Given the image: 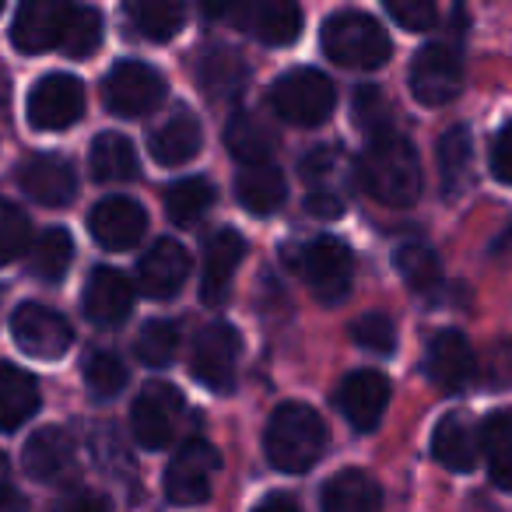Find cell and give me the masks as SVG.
<instances>
[{"instance_id": "obj_1", "label": "cell", "mask_w": 512, "mask_h": 512, "mask_svg": "<svg viewBox=\"0 0 512 512\" xmlns=\"http://www.w3.org/2000/svg\"><path fill=\"white\" fill-rule=\"evenodd\" d=\"M358 183L386 207H411L421 197V162L407 137L386 134L369 137V148L358 158Z\"/></svg>"}, {"instance_id": "obj_2", "label": "cell", "mask_w": 512, "mask_h": 512, "mask_svg": "<svg viewBox=\"0 0 512 512\" xmlns=\"http://www.w3.org/2000/svg\"><path fill=\"white\" fill-rule=\"evenodd\" d=\"M327 446V428H323L320 414L306 404H281L271 414L264 432L267 460L285 474H302L323 456Z\"/></svg>"}, {"instance_id": "obj_3", "label": "cell", "mask_w": 512, "mask_h": 512, "mask_svg": "<svg viewBox=\"0 0 512 512\" xmlns=\"http://www.w3.org/2000/svg\"><path fill=\"white\" fill-rule=\"evenodd\" d=\"M323 53L351 71H376L390 60V36L376 18L362 11H341L323 25Z\"/></svg>"}, {"instance_id": "obj_4", "label": "cell", "mask_w": 512, "mask_h": 512, "mask_svg": "<svg viewBox=\"0 0 512 512\" xmlns=\"http://www.w3.org/2000/svg\"><path fill=\"white\" fill-rule=\"evenodd\" d=\"M271 106L292 127H320L334 113L337 95L327 74L313 71V67H295L285 78L274 81Z\"/></svg>"}, {"instance_id": "obj_5", "label": "cell", "mask_w": 512, "mask_h": 512, "mask_svg": "<svg viewBox=\"0 0 512 512\" xmlns=\"http://www.w3.org/2000/svg\"><path fill=\"white\" fill-rule=\"evenodd\" d=\"M295 271L302 274V281L309 285V292L320 302L334 306V302L348 299L351 278H355V256L344 242L337 239H313L299 249L295 256Z\"/></svg>"}, {"instance_id": "obj_6", "label": "cell", "mask_w": 512, "mask_h": 512, "mask_svg": "<svg viewBox=\"0 0 512 512\" xmlns=\"http://www.w3.org/2000/svg\"><path fill=\"white\" fill-rule=\"evenodd\" d=\"M165 99V81L151 64L141 60H120L102 81V102L109 113L123 120H141Z\"/></svg>"}, {"instance_id": "obj_7", "label": "cell", "mask_w": 512, "mask_h": 512, "mask_svg": "<svg viewBox=\"0 0 512 512\" xmlns=\"http://www.w3.org/2000/svg\"><path fill=\"white\" fill-rule=\"evenodd\" d=\"M239 355H242V337L228 323H211L197 334L190 355V372L197 383H204L214 393H228L239 376Z\"/></svg>"}, {"instance_id": "obj_8", "label": "cell", "mask_w": 512, "mask_h": 512, "mask_svg": "<svg viewBox=\"0 0 512 512\" xmlns=\"http://www.w3.org/2000/svg\"><path fill=\"white\" fill-rule=\"evenodd\" d=\"M183 425V397L169 383H148L130 407V428L144 449H165Z\"/></svg>"}, {"instance_id": "obj_9", "label": "cell", "mask_w": 512, "mask_h": 512, "mask_svg": "<svg viewBox=\"0 0 512 512\" xmlns=\"http://www.w3.org/2000/svg\"><path fill=\"white\" fill-rule=\"evenodd\" d=\"M221 467V456L211 442L190 439L179 446L172 463L165 467V498L176 505H200L211 495V481Z\"/></svg>"}, {"instance_id": "obj_10", "label": "cell", "mask_w": 512, "mask_h": 512, "mask_svg": "<svg viewBox=\"0 0 512 512\" xmlns=\"http://www.w3.org/2000/svg\"><path fill=\"white\" fill-rule=\"evenodd\" d=\"M25 470H29L32 481L46 484V488H71L81 470L74 435L60 425L39 428L25 442Z\"/></svg>"}, {"instance_id": "obj_11", "label": "cell", "mask_w": 512, "mask_h": 512, "mask_svg": "<svg viewBox=\"0 0 512 512\" xmlns=\"http://www.w3.org/2000/svg\"><path fill=\"white\" fill-rule=\"evenodd\" d=\"M85 113V85L71 74H46L29 92V123L46 134L67 130Z\"/></svg>"}, {"instance_id": "obj_12", "label": "cell", "mask_w": 512, "mask_h": 512, "mask_svg": "<svg viewBox=\"0 0 512 512\" xmlns=\"http://www.w3.org/2000/svg\"><path fill=\"white\" fill-rule=\"evenodd\" d=\"M11 334H15L18 348L32 358H64L67 348L74 341V330L57 309L43 306V302H25V306L15 309L11 316Z\"/></svg>"}, {"instance_id": "obj_13", "label": "cell", "mask_w": 512, "mask_h": 512, "mask_svg": "<svg viewBox=\"0 0 512 512\" xmlns=\"http://www.w3.org/2000/svg\"><path fill=\"white\" fill-rule=\"evenodd\" d=\"M74 0H22L11 25V43L22 53H46L64 43Z\"/></svg>"}, {"instance_id": "obj_14", "label": "cell", "mask_w": 512, "mask_h": 512, "mask_svg": "<svg viewBox=\"0 0 512 512\" xmlns=\"http://www.w3.org/2000/svg\"><path fill=\"white\" fill-rule=\"evenodd\" d=\"M463 85V64L453 46H425L411 64V92L421 106H446Z\"/></svg>"}, {"instance_id": "obj_15", "label": "cell", "mask_w": 512, "mask_h": 512, "mask_svg": "<svg viewBox=\"0 0 512 512\" xmlns=\"http://www.w3.org/2000/svg\"><path fill=\"white\" fill-rule=\"evenodd\" d=\"M246 242L235 228H218L204 246V274H200V302L211 309L225 306L232 295V281L239 271Z\"/></svg>"}, {"instance_id": "obj_16", "label": "cell", "mask_w": 512, "mask_h": 512, "mask_svg": "<svg viewBox=\"0 0 512 512\" xmlns=\"http://www.w3.org/2000/svg\"><path fill=\"white\" fill-rule=\"evenodd\" d=\"M390 404V379L376 369H358L337 390V407L358 432H372Z\"/></svg>"}, {"instance_id": "obj_17", "label": "cell", "mask_w": 512, "mask_h": 512, "mask_svg": "<svg viewBox=\"0 0 512 512\" xmlns=\"http://www.w3.org/2000/svg\"><path fill=\"white\" fill-rule=\"evenodd\" d=\"M88 225H92V235L99 246L120 253V249H130L144 239V232H148V214L130 197H106L92 207Z\"/></svg>"}, {"instance_id": "obj_18", "label": "cell", "mask_w": 512, "mask_h": 512, "mask_svg": "<svg viewBox=\"0 0 512 512\" xmlns=\"http://www.w3.org/2000/svg\"><path fill=\"white\" fill-rule=\"evenodd\" d=\"M425 372L439 390L460 393L477 376V358L474 348L467 344V337L460 330H439L432 337V344H428Z\"/></svg>"}, {"instance_id": "obj_19", "label": "cell", "mask_w": 512, "mask_h": 512, "mask_svg": "<svg viewBox=\"0 0 512 512\" xmlns=\"http://www.w3.org/2000/svg\"><path fill=\"white\" fill-rule=\"evenodd\" d=\"M137 278H141V292L148 299L155 302L172 299L186 285V278H190V253L176 239H158L144 253L141 267H137Z\"/></svg>"}, {"instance_id": "obj_20", "label": "cell", "mask_w": 512, "mask_h": 512, "mask_svg": "<svg viewBox=\"0 0 512 512\" xmlns=\"http://www.w3.org/2000/svg\"><path fill=\"white\" fill-rule=\"evenodd\" d=\"M18 183H22V190L43 207H67L74 200V193H78L74 165L57 155L29 158V162L22 165V172H18Z\"/></svg>"}, {"instance_id": "obj_21", "label": "cell", "mask_w": 512, "mask_h": 512, "mask_svg": "<svg viewBox=\"0 0 512 512\" xmlns=\"http://www.w3.org/2000/svg\"><path fill=\"white\" fill-rule=\"evenodd\" d=\"M130 309H134V285H130L120 271H113V267L92 271V278H88V285H85L88 320H92L95 327L113 330L127 320Z\"/></svg>"}, {"instance_id": "obj_22", "label": "cell", "mask_w": 512, "mask_h": 512, "mask_svg": "<svg viewBox=\"0 0 512 512\" xmlns=\"http://www.w3.org/2000/svg\"><path fill=\"white\" fill-rule=\"evenodd\" d=\"M239 22L264 46H292L302 36V8L295 0H249Z\"/></svg>"}, {"instance_id": "obj_23", "label": "cell", "mask_w": 512, "mask_h": 512, "mask_svg": "<svg viewBox=\"0 0 512 512\" xmlns=\"http://www.w3.org/2000/svg\"><path fill=\"white\" fill-rule=\"evenodd\" d=\"M299 172L306 179L309 193H323V197H341V200H348V186L358 179V165H351V158L337 144L313 148L302 158Z\"/></svg>"}, {"instance_id": "obj_24", "label": "cell", "mask_w": 512, "mask_h": 512, "mask_svg": "<svg viewBox=\"0 0 512 512\" xmlns=\"http://www.w3.org/2000/svg\"><path fill=\"white\" fill-rule=\"evenodd\" d=\"M204 144V130H200V120L190 113V109H176L162 127L151 130L148 137V148H151V158L158 165H183L190 162L193 155L200 151Z\"/></svg>"}, {"instance_id": "obj_25", "label": "cell", "mask_w": 512, "mask_h": 512, "mask_svg": "<svg viewBox=\"0 0 512 512\" xmlns=\"http://www.w3.org/2000/svg\"><path fill=\"white\" fill-rule=\"evenodd\" d=\"M432 456L446 470H456V474H467V470L477 467L481 442H477L474 428L467 425L463 414H446V418H439V425H435V432H432Z\"/></svg>"}, {"instance_id": "obj_26", "label": "cell", "mask_w": 512, "mask_h": 512, "mask_svg": "<svg viewBox=\"0 0 512 512\" xmlns=\"http://www.w3.org/2000/svg\"><path fill=\"white\" fill-rule=\"evenodd\" d=\"M39 411V383L25 369L0 362V432H18Z\"/></svg>"}, {"instance_id": "obj_27", "label": "cell", "mask_w": 512, "mask_h": 512, "mask_svg": "<svg viewBox=\"0 0 512 512\" xmlns=\"http://www.w3.org/2000/svg\"><path fill=\"white\" fill-rule=\"evenodd\" d=\"M235 197L249 214H274L288 197V183L281 176V169H274L271 162H253L239 172L235 179Z\"/></svg>"}, {"instance_id": "obj_28", "label": "cell", "mask_w": 512, "mask_h": 512, "mask_svg": "<svg viewBox=\"0 0 512 512\" xmlns=\"http://www.w3.org/2000/svg\"><path fill=\"white\" fill-rule=\"evenodd\" d=\"M197 81L214 102L235 99L246 85V60L228 46H211L197 60Z\"/></svg>"}, {"instance_id": "obj_29", "label": "cell", "mask_w": 512, "mask_h": 512, "mask_svg": "<svg viewBox=\"0 0 512 512\" xmlns=\"http://www.w3.org/2000/svg\"><path fill=\"white\" fill-rule=\"evenodd\" d=\"M225 148L242 165L267 162L271 151L278 148V134H274L271 123L260 120L256 113H235L225 127Z\"/></svg>"}, {"instance_id": "obj_30", "label": "cell", "mask_w": 512, "mask_h": 512, "mask_svg": "<svg viewBox=\"0 0 512 512\" xmlns=\"http://www.w3.org/2000/svg\"><path fill=\"white\" fill-rule=\"evenodd\" d=\"M320 502L327 512H372L383 505V491L365 470H341L323 484Z\"/></svg>"}, {"instance_id": "obj_31", "label": "cell", "mask_w": 512, "mask_h": 512, "mask_svg": "<svg viewBox=\"0 0 512 512\" xmlns=\"http://www.w3.org/2000/svg\"><path fill=\"white\" fill-rule=\"evenodd\" d=\"M127 18L137 36L165 43L183 29L186 0H127Z\"/></svg>"}, {"instance_id": "obj_32", "label": "cell", "mask_w": 512, "mask_h": 512, "mask_svg": "<svg viewBox=\"0 0 512 512\" xmlns=\"http://www.w3.org/2000/svg\"><path fill=\"white\" fill-rule=\"evenodd\" d=\"M481 453L491 481L512 491V411H495L481 421Z\"/></svg>"}, {"instance_id": "obj_33", "label": "cell", "mask_w": 512, "mask_h": 512, "mask_svg": "<svg viewBox=\"0 0 512 512\" xmlns=\"http://www.w3.org/2000/svg\"><path fill=\"white\" fill-rule=\"evenodd\" d=\"M137 169V151L123 134H99L92 141V176L99 183H130Z\"/></svg>"}, {"instance_id": "obj_34", "label": "cell", "mask_w": 512, "mask_h": 512, "mask_svg": "<svg viewBox=\"0 0 512 512\" xmlns=\"http://www.w3.org/2000/svg\"><path fill=\"white\" fill-rule=\"evenodd\" d=\"M470 162H474V148H470V130L453 127L442 134L439 141V179H442V197H460L470 183Z\"/></svg>"}, {"instance_id": "obj_35", "label": "cell", "mask_w": 512, "mask_h": 512, "mask_svg": "<svg viewBox=\"0 0 512 512\" xmlns=\"http://www.w3.org/2000/svg\"><path fill=\"white\" fill-rule=\"evenodd\" d=\"M74 260V239L67 228L53 225L32 239V274H39L43 281H60L67 274Z\"/></svg>"}, {"instance_id": "obj_36", "label": "cell", "mask_w": 512, "mask_h": 512, "mask_svg": "<svg viewBox=\"0 0 512 512\" xmlns=\"http://www.w3.org/2000/svg\"><path fill=\"white\" fill-rule=\"evenodd\" d=\"M214 204V186L207 183L204 176H193V179H179L169 193H165V211L169 218L176 221L179 228H190L211 211Z\"/></svg>"}, {"instance_id": "obj_37", "label": "cell", "mask_w": 512, "mask_h": 512, "mask_svg": "<svg viewBox=\"0 0 512 512\" xmlns=\"http://www.w3.org/2000/svg\"><path fill=\"white\" fill-rule=\"evenodd\" d=\"M393 264H397L400 278L407 281V288L411 292H435L442 281V271H439V256L432 253V249L425 246V242H407V246L397 249V256H393Z\"/></svg>"}, {"instance_id": "obj_38", "label": "cell", "mask_w": 512, "mask_h": 512, "mask_svg": "<svg viewBox=\"0 0 512 512\" xmlns=\"http://www.w3.org/2000/svg\"><path fill=\"white\" fill-rule=\"evenodd\" d=\"M179 351V327L172 320H151L137 337V355L151 369H165Z\"/></svg>"}, {"instance_id": "obj_39", "label": "cell", "mask_w": 512, "mask_h": 512, "mask_svg": "<svg viewBox=\"0 0 512 512\" xmlns=\"http://www.w3.org/2000/svg\"><path fill=\"white\" fill-rule=\"evenodd\" d=\"M32 246V221L22 207L0 200V267L15 264L18 256Z\"/></svg>"}, {"instance_id": "obj_40", "label": "cell", "mask_w": 512, "mask_h": 512, "mask_svg": "<svg viewBox=\"0 0 512 512\" xmlns=\"http://www.w3.org/2000/svg\"><path fill=\"white\" fill-rule=\"evenodd\" d=\"M99 43H102V15L92 4H88V8L74 4L71 25H67L60 50H64L67 57H92V53L99 50Z\"/></svg>"}, {"instance_id": "obj_41", "label": "cell", "mask_w": 512, "mask_h": 512, "mask_svg": "<svg viewBox=\"0 0 512 512\" xmlns=\"http://www.w3.org/2000/svg\"><path fill=\"white\" fill-rule=\"evenodd\" d=\"M355 127L362 130V134H369V137H379V134H386L390 130V120H393V109H390V102H386V95H383V88H376V85H362L355 92Z\"/></svg>"}, {"instance_id": "obj_42", "label": "cell", "mask_w": 512, "mask_h": 512, "mask_svg": "<svg viewBox=\"0 0 512 512\" xmlns=\"http://www.w3.org/2000/svg\"><path fill=\"white\" fill-rule=\"evenodd\" d=\"M351 341L376 355H393L397 351V327L386 313H362L351 323Z\"/></svg>"}, {"instance_id": "obj_43", "label": "cell", "mask_w": 512, "mask_h": 512, "mask_svg": "<svg viewBox=\"0 0 512 512\" xmlns=\"http://www.w3.org/2000/svg\"><path fill=\"white\" fill-rule=\"evenodd\" d=\"M85 383H88V390H92L99 400H109V397H116L123 386H127V369H123V362L116 355H109V351H99V355L88 358Z\"/></svg>"}, {"instance_id": "obj_44", "label": "cell", "mask_w": 512, "mask_h": 512, "mask_svg": "<svg viewBox=\"0 0 512 512\" xmlns=\"http://www.w3.org/2000/svg\"><path fill=\"white\" fill-rule=\"evenodd\" d=\"M386 15L407 32H425L432 29L435 15H439V0H383Z\"/></svg>"}, {"instance_id": "obj_45", "label": "cell", "mask_w": 512, "mask_h": 512, "mask_svg": "<svg viewBox=\"0 0 512 512\" xmlns=\"http://www.w3.org/2000/svg\"><path fill=\"white\" fill-rule=\"evenodd\" d=\"M491 172L498 183H512V123H505L491 144Z\"/></svg>"}, {"instance_id": "obj_46", "label": "cell", "mask_w": 512, "mask_h": 512, "mask_svg": "<svg viewBox=\"0 0 512 512\" xmlns=\"http://www.w3.org/2000/svg\"><path fill=\"white\" fill-rule=\"evenodd\" d=\"M344 207H348V200H341V197H323V193H309L306 197V211L316 214V218H323V221L341 218Z\"/></svg>"}, {"instance_id": "obj_47", "label": "cell", "mask_w": 512, "mask_h": 512, "mask_svg": "<svg viewBox=\"0 0 512 512\" xmlns=\"http://www.w3.org/2000/svg\"><path fill=\"white\" fill-rule=\"evenodd\" d=\"M242 8V0H200V11L207 18H228Z\"/></svg>"}, {"instance_id": "obj_48", "label": "cell", "mask_w": 512, "mask_h": 512, "mask_svg": "<svg viewBox=\"0 0 512 512\" xmlns=\"http://www.w3.org/2000/svg\"><path fill=\"white\" fill-rule=\"evenodd\" d=\"M15 502V484H11V463L8 456L0 453V509Z\"/></svg>"}, {"instance_id": "obj_49", "label": "cell", "mask_w": 512, "mask_h": 512, "mask_svg": "<svg viewBox=\"0 0 512 512\" xmlns=\"http://www.w3.org/2000/svg\"><path fill=\"white\" fill-rule=\"evenodd\" d=\"M260 509H295V498L271 495V498H264V502H260Z\"/></svg>"}, {"instance_id": "obj_50", "label": "cell", "mask_w": 512, "mask_h": 512, "mask_svg": "<svg viewBox=\"0 0 512 512\" xmlns=\"http://www.w3.org/2000/svg\"><path fill=\"white\" fill-rule=\"evenodd\" d=\"M8 92H11V85H8V74L0 71V123L8 120Z\"/></svg>"}, {"instance_id": "obj_51", "label": "cell", "mask_w": 512, "mask_h": 512, "mask_svg": "<svg viewBox=\"0 0 512 512\" xmlns=\"http://www.w3.org/2000/svg\"><path fill=\"white\" fill-rule=\"evenodd\" d=\"M505 239H509V242H512V228H509V235H505Z\"/></svg>"}, {"instance_id": "obj_52", "label": "cell", "mask_w": 512, "mask_h": 512, "mask_svg": "<svg viewBox=\"0 0 512 512\" xmlns=\"http://www.w3.org/2000/svg\"><path fill=\"white\" fill-rule=\"evenodd\" d=\"M0 11H4V0H0Z\"/></svg>"}]
</instances>
